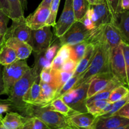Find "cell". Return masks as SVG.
Instances as JSON below:
<instances>
[{
	"label": "cell",
	"mask_w": 129,
	"mask_h": 129,
	"mask_svg": "<svg viewBox=\"0 0 129 129\" xmlns=\"http://www.w3.org/2000/svg\"><path fill=\"white\" fill-rule=\"evenodd\" d=\"M87 40L89 43L96 45V52L89 67L80 76L73 88L78 87L84 83H89L91 79L97 74L111 73L110 66L111 49L104 39L101 26L94 29Z\"/></svg>",
	"instance_id": "cell-1"
},
{
	"label": "cell",
	"mask_w": 129,
	"mask_h": 129,
	"mask_svg": "<svg viewBox=\"0 0 129 129\" xmlns=\"http://www.w3.org/2000/svg\"><path fill=\"white\" fill-rule=\"evenodd\" d=\"M23 115L27 117L39 118L49 129H59L68 126L67 117L49 109L47 107L27 104L24 109Z\"/></svg>",
	"instance_id": "cell-2"
},
{
	"label": "cell",
	"mask_w": 129,
	"mask_h": 129,
	"mask_svg": "<svg viewBox=\"0 0 129 129\" xmlns=\"http://www.w3.org/2000/svg\"><path fill=\"white\" fill-rule=\"evenodd\" d=\"M38 78H37L32 68H30L22 78L15 83L7 98L11 104V110H13L23 114L24 109L27 105V103L24 102L23 98L35 79Z\"/></svg>",
	"instance_id": "cell-3"
},
{
	"label": "cell",
	"mask_w": 129,
	"mask_h": 129,
	"mask_svg": "<svg viewBox=\"0 0 129 129\" xmlns=\"http://www.w3.org/2000/svg\"><path fill=\"white\" fill-rule=\"evenodd\" d=\"M30 69L26 60H17L3 68L5 94L8 95L13 86Z\"/></svg>",
	"instance_id": "cell-4"
},
{
	"label": "cell",
	"mask_w": 129,
	"mask_h": 129,
	"mask_svg": "<svg viewBox=\"0 0 129 129\" xmlns=\"http://www.w3.org/2000/svg\"><path fill=\"white\" fill-rule=\"evenodd\" d=\"M89 86V83H84L78 87L73 88L61 97L64 103L76 112H88L86 107V102Z\"/></svg>",
	"instance_id": "cell-5"
},
{
	"label": "cell",
	"mask_w": 129,
	"mask_h": 129,
	"mask_svg": "<svg viewBox=\"0 0 129 129\" xmlns=\"http://www.w3.org/2000/svg\"><path fill=\"white\" fill-rule=\"evenodd\" d=\"M93 30L87 29L80 21H75L70 27L58 37L61 46L64 45H72L87 40L92 34Z\"/></svg>",
	"instance_id": "cell-6"
},
{
	"label": "cell",
	"mask_w": 129,
	"mask_h": 129,
	"mask_svg": "<svg viewBox=\"0 0 129 129\" xmlns=\"http://www.w3.org/2000/svg\"><path fill=\"white\" fill-rule=\"evenodd\" d=\"M110 66L111 73L113 74L114 77L123 85L128 88L126 65L121 45L111 49L110 54Z\"/></svg>",
	"instance_id": "cell-7"
},
{
	"label": "cell",
	"mask_w": 129,
	"mask_h": 129,
	"mask_svg": "<svg viewBox=\"0 0 129 129\" xmlns=\"http://www.w3.org/2000/svg\"><path fill=\"white\" fill-rule=\"evenodd\" d=\"M50 27L44 26L37 30H32L29 44L34 53L45 52L50 47L53 35Z\"/></svg>",
	"instance_id": "cell-8"
},
{
	"label": "cell",
	"mask_w": 129,
	"mask_h": 129,
	"mask_svg": "<svg viewBox=\"0 0 129 129\" xmlns=\"http://www.w3.org/2000/svg\"><path fill=\"white\" fill-rule=\"evenodd\" d=\"M87 13L92 20L96 28L111 23H116L106 2L99 5H90Z\"/></svg>",
	"instance_id": "cell-9"
},
{
	"label": "cell",
	"mask_w": 129,
	"mask_h": 129,
	"mask_svg": "<svg viewBox=\"0 0 129 129\" xmlns=\"http://www.w3.org/2000/svg\"><path fill=\"white\" fill-rule=\"evenodd\" d=\"M75 21L73 8V0H65L64 8L58 21L54 25V34L57 37L63 35Z\"/></svg>",
	"instance_id": "cell-10"
},
{
	"label": "cell",
	"mask_w": 129,
	"mask_h": 129,
	"mask_svg": "<svg viewBox=\"0 0 129 129\" xmlns=\"http://www.w3.org/2000/svg\"><path fill=\"white\" fill-rule=\"evenodd\" d=\"M31 32L32 29L27 25L24 16L12 20V24L8 29L5 39L6 40L9 38H15L29 44Z\"/></svg>",
	"instance_id": "cell-11"
},
{
	"label": "cell",
	"mask_w": 129,
	"mask_h": 129,
	"mask_svg": "<svg viewBox=\"0 0 129 129\" xmlns=\"http://www.w3.org/2000/svg\"><path fill=\"white\" fill-rule=\"evenodd\" d=\"M129 125V118L122 116L113 115L108 117L99 116L96 117L92 129H113Z\"/></svg>",
	"instance_id": "cell-12"
},
{
	"label": "cell",
	"mask_w": 129,
	"mask_h": 129,
	"mask_svg": "<svg viewBox=\"0 0 129 129\" xmlns=\"http://www.w3.org/2000/svg\"><path fill=\"white\" fill-rule=\"evenodd\" d=\"M49 15V6H39L33 13L25 18V20L27 25L32 30H37L46 26Z\"/></svg>",
	"instance_id": "cell-13"
},
{
	"label": "cell",
	"mask_w": 129,
	"mask_h": 129,
	"mask_svg": "<svg viewBox=\"0 0 129 129\" xmlns=\"http://www.w3.org/2000/svg\"><path fill=\"white\" fill-rule=\"evenodd\" d=\"M101 29L104 39L111 49L116 47L124 42L116 23L106 24L101 26Z\"/></svg>",
	"instance_id": "cell-14"
},
{
	"label": "cell",
	"mask_w": 129,
	"mask_h": 129,
	"mask_svg": "<svg viewBox=\"0 0 129 129\" xmlns=\"http://www.w3.org/2000/svg\"><path fill=\"white\" fill-rule=\"evenodd\" d=\"M96 117L89 112L77 113L67 117L68 126L76 129H92Z\"/></svg>",
	"instance_id": "cell-15"
},
{
	"label": "cell",
	"mask_w": 129,
	"mask_h": 129,
	"mask_svg": "<svg viewBox=\"0 0 129 129\" xmlns=\"http://www.w3.org/2000/svg\"><path fill=\"white\" fill-rule=\"evenodd\" d=\"M114 78L112 73H105L94 76L89 82L87 98L104 89L111 79Z\"/></svg>",
	"instance_id": "cell-16"
},
{
	"label": "cell",
	"mask_w": 129,
	"mask_h": 129,
	"mask_svg": "<svg viewBox=\"0 0 129 129\" xmlns=\"http://www.w3.org/2000/svg\"><path fill=\"white\" fill-rule=\"evenodd\" d=\"M5 44L15 50L18 60H26L32 52V49L28 43L15 38L5 40Z\"/></svg>",
	"instance_id": "cell-17"
},
{
	"label": "cell",
	"mask_w": 129,
	"mask_h": 129,
	"mask_svg": "<svg viewBox=\"0 0 129 129\" xmlns=\"http://www.w3.org/2000/svg\"><path fill=\"white\" fill-rule=\"evenodd\" d=\"M40 95L37 106L46 107L55 99L57 89L54 86L40 81Z\"/></svg>",
	"instance_id": "cell-18"
},
{
	"label": "cell",
	"mask_w": 129,
	"mask_h": 129,
	"mask_svg": "<svg viewBox=\"0 0 129 129\" xmlns=\"http://www.w3.org/2000/svg\"><path fill=\"white\" fill-rule=\"evenodd\" d=\"M26 117L18 112H9L3 117L1 123L6 129H22L24 127Z\"/></svg>",
	"instance_id": "cell-19"
},
{
	"label": "cell",
	"mask_w": 129,
	"mask_h": 129,
	"mask_svg": "<svg viewBox=\"0 0 129 129\" xmlns=\"http://www.w3.org/2000/svg\"><path fill=\"white\" fill-rule=\"evenodd\" d=\"M96 45L93 44L92 43H89L87 49H86L85 52L83 57L78 62L77 66L73 76L79 78L80 76L85 71V70L89 66L94 55L95 52H96Z\"/></svg>",
	"instance_id": "cell-20"
},
{
	"label": "cell",
	"mask_w": 129,
	"mask_h": 129,
	"mask_svg": "<svg viewBox=\"0 0 129 129\" xmlns=\"http://www.w3.org/2000/svg\"><path fill=\"white\" fill-rule=\"evenodd\" d=\"M116 25L124 42L129 45V10H123L120 13Z\"/></svg>",
	"instance_id": "cell-21"
},
{
	"label": "cell",
	"mask_w": 129,
	"mask_h": 129,
	"mask_svg": "<svg viewBox=\"0 0 129 129\" xmlns=\"http://www.w3.org/2000/svg\"><path fill=\"white\" fill-rule=\"evenodd\" d=\"M120 85H123V84H121L116 78H115V77H114L104 89L100 91L98 93H96L94 95L90 97V98H87V102H86V104L89 103H91V102H94V101L96 100H108L111 92L115 88H116V87Z\"/></svg>",
	"instance_id": "cell-22"
},
{
	"label": "cell",
	"mask_w": 129,
	"mask_h": 129,
	"mask_svg": "<svg viewBox=\"0 0 129 129\" xmlns=\"http://www.w3.org/2000/svg\"><path fill=\"white\" fill-rule=\"evenodd\" d=\"M40 78L35 79L30 88L28 89L27 93L23 98V101L25 103L36 105L40 95Z\"/></svg>",
	"instance_id": "cell-23"
},
{
	"label": "cell",
	"mask_w": 129,
	"mask_h": 129,
	"mask_svg": "<svg viewBox=\"0 0 129 129\" xmlns=\"http://www.w3.org/2000/svg\"><path fill=\"white\" fill-rule=\"evenodd\" d=\"M46 107H48L49 109L58 112L67 117L77 113L75 111L72 110L69 106H68L64 103V101L62 100L61 97H59L53 100Z\"/></svg>",
	"instance_id": "cell-24"
},
{
	"label": "cell",
	"mask_w": 129,
	"mask_h": 129,
	"mask_svg": "<svg viewBox=\"0 0 129 129\" xmlns=\"http://www.w3.org/2000/svg\"><path fill=\"white\" fill-rule=\"evenodd\" d=\"M18 60L15 50L5 44L0 50V64L3 66L9 65Z\"/></svg>",
	"instance_id": "cell-25"
},
{
	"label": "cell",
	"mask_w": 129,
	"mask_h": 129,
	"mask_svg": "<svg viewBox=\"0 0 129 129\" xmlns=\"http://www.w3.org/2000/svg\"><path fill=\"white\" fill-rule=\"evenodd\" d=\"M34 65L32 67V69L35 73L37 78H40V72L44 68L51 67V62L49 61L46 58L45 52L40 53H34Z\"/></svg>",
	"instance_id": "cell-26"
},
{
	"label": "cell",
	"mask_w": 129,
	"mask_h": 129,
	"mask_svg": "<svg viewBox=\"0 0 129 129\" xmlns=\"http://www.w3.org/2000/svg\"><path fill=\"white\" fill-rule=\"evenodd\" d=\"M90 7L87 0H73V8L75 21H80Z\"/></svg>",
	"instance_id": "cell-27"
},
{
	"label": "cell",
	"mask_w": 129,
	"mask_h": 129,
	"mask_svg": "<svg viewBox=\"0 0 129 129\" xmlns=\"http://www.w3.org/2000/svg\"><path fill=\"white\" fill-rule=\"evenodd\" d=\"M53 71V75H54V83H53V85L56 88L57 94L58 92L60 91V89H61L62 87L64 86V84L73 76V73L63 71L61 70Z\"/></svg>",
	"instance_id": "cell-28"
},
{
	"label": "cell",
	"mask_w": 129,
	"mask_h": 129,
	"mask_svg": "<svg viewBox=\"0 0 129 129\" xmlns=\"http://www.w3.org/2000/svg\"><path fill=\"white\" fill-rule=\"evenodd\" d=\"M110 103L108 100H96L86 104L87 112L95 116L96 117L101 115V113L105 107Z\"/></svg>",
	"instance_id": "cell-29"
},
{
	"label": "cell",
	"mask_w": 129,
	"mask_h": 129,
	"mask_svg": "<svg viewBox=\"0 0 129 129\" xmlns=\"http://www.w3.org/2000/svg\"><path fill=\"white\" fill-rule=\"evenodd\" d=\"M10 8V18L11 20L24 16V11L20 0H8Z\"/></svg>",
	"instance_id": "cell-30"
},
{
	"label": "cell",
	"mask_w": 129,
	"mask_h": 129,
	"mask_svg": "<svg viewBox=\"0 0 129 129\" xmlns=\"http://www.w3.org/2000/svg\"><path fill=\"white\" fill-rule=\"evenodd\" d=\"M89 43V42L87 40L82 42L78 43V44L70 45L71 49H72L71 59H72L78 63L81 60V59L83 57Z\"/></svg>",
	"instance_id": "cell-31"
},
{
	"label": "cell",
	"mask_w": 129,
	"mask_h": 129,
	"mask_svg": "<svg viewBox=\"0 0 129 129\" xmlns=\"http://www.w3.org/2000/svg\"><path fill=\"white\" fill-rule=\"evenodd\" d=\"M129 93V88L124 85H120L115 88L111 92L108 101L110 103H115L123 98Z\"/></svg>",
	"instance_id": "cell-32"
},
{
	"label": "cell",
	"mask_w": 129,
	"mask_h": 129,
	"mask_svg": "<svg viewBox=\"0 0 129 129\" xmlns=\"http://www.w3.org/2000/svg\"><path fill=\"white\" fill-rule=\"evenodd\" d=\"M22 129H49V127L37 117H27Z\"/></svg>",
	"instance_id": "cell-33"
},
{
	"label": "cell",
	"mask_w": 129,
	"mask_h": 129,
	"mask_svg": "<svg viewBox=\"0 0 129 129\" xmlns=\"http://www.w3.org/2000/svg\"><path fill=\"white\" fill-rule=\"evenodd\" d=\"M121 0H106V4L110 10L113 18L116 23L117 22L118 18L120 13L122 11L121 7Z\"/></svg>",
	"instance_id": "cell-34"
},
{
	"label": "cell",
	"mask_w": 129,
	"mask_h": 129,
	"mask_svg": "<svg viewBox=\"0 0 129 129\" xmlns=\"http://www.w3.org/2000/svg\"><path fill=\"white\" fill-rule=\"evenodd\" d=\"M61 0H52L50 5V15L46 21V26H53L54 27L56 24L57 13H58V8Z\"/></svg>",
	"instance_id": "cell-35"
},
{
	"label": "cell",
	"mask_w": 129,
	"mask_h": 129,
	"mask_svg": "<svg viewBox=\"0 0 129 129\" xmlns=\"http://www.w3.org/2000/svg\"><path fill=\"white\" fill-rule=\"evenodd\" d=\"M128 102L129 93H128L127 95L125 96L123 98L117 101V102H115V103H113L112 107H111V108L110 110V112H108L107 113L101 116H103V117H108V116L113 115H115L119 110L121 109L125 105H126V103H128Z\"/></svg>",
	"instance_id": "cell-36"
},
{
	"label": "cell",
	"mask_w": 129,
	"mask_h": 129,
	"mask_svg": "<svg viewBox=\"0 0 129 129\" xmlns=\"http://www.w3.org/2000/svg\"><path fill=\"white\" fill-rule=\"evenodd\" d=\"M78 77L75 76H72L68 79V81L64 84V86L62 87L61 89H60V91L58 93V94L56 95L55 99L59 98V97L62 96H63L64 94H65L66 93H68V91L72 90V89L73 88V87H74L75 84H76L77 81H78Z\"/></svg>",
	"instance_id": "cell-37"
},
{
	"label": "cell",
	"mask_w": 129,
	"mask_h": 129,
	"mask_svg": "<svg viewBox=\"0 0 129 129\" xmlns=\"http://www.w3.org/2000/svg\"><path fill=\"white\" fill-rule=\"evenodd\" d=\"M60 47V43H59V40L58 39V40L55 43H54L53 44H51L50 47L45 51L46 58L49 61L52 62L53 59L55 57V56L58 54V50H59Z\"/></svg>",
	"instance_id": "cell-38"
},
{
	"label": "cell",
	"mask_w": 129,
	"mask_h": 129,
	"mask_svg": "<svg viewBox=\"0 0 129 129\" xmlns=\"http://www.w3.org/2000/svg\"><path fill=\"white\" fill-rule=\"evenodd\" d=\"M40 81L44 82V83H49V84L53 85L54 75H53V71L51 67L45 68L42 70L40 74Z\"/></svg>",
	"instance_id": "cell-39"
},
{
	"label": "cell",
	"mask_w": 129,
	"mask_h": 129,
	"mask_svg": "<svg viewBox=\"0 0 129 129\" xmlns=\"http://www.w3.org/2000/svg\"><path fill=\"white\" fill-rule=\"evenodd\" d=\"M10 17L3 11L0 10V35L5 36L8 31V23Z\"/></svg>",
	"instance_id": "cell-40"
},
{
	"label": "cell",
	"mask_w": 129,
	"mask_h": 129,
	"mask_svg": "<svg viewBox=\"0 0 129 129\" xmlns=\"http://www.w3.org/2000/svg\"><path fill=\"white\" fill-rule=\"evenodd\" d=\"M77 64H78V63L77 62L70 58V59L64 60L61 70L65 72H68V73H74L76 68L77 66Z\"/></svg>",
	"instance_id": "cell-41"
},
{
	"label": "cell",
	"mask_w": 129,
	"mask_h": 129,
	"mask_svg": "<svg viewBox=\"0 0 129 129\" xmlns=\"http://www.w3.org/2000/svg\"><path fill=\"white\" fill-rule=\"evenodd\" d=\"M121 47H122L123 52L124 59L125 61V65H126V75H127L128 83V88H129V45L125 42H123L121 44Z\"/></svg>",
	"instance_id": "cell-42"
},
{
	"label": "cell",
	"mask_w": 129,
	"mask_h": 129,
	"mask_svg": "<svg viewBox=\"0 0 129 129\" xmlns=\"http://www.w3.org/2000/svg\"><path fill=\"white\" fill-rule=\"evenodd\" d=\"M57 54H58L59 56L61 57L64 60H66L71 58V56H72V49H71L70 45H61L59 48Z\"/></svg>",
	"instance_id": "cell-43"
},
{
	"label": "cell",
	"mask_w": 129,
	"mask_h": 129,
	"mask_svg": "<svg viewBox=\"0 0 129 129\" xmlns=\"http://www.w3.org/2000/svg\"><path fill=\"white\" fill-rule=\"evenodd\" d=\"M64 60H63V58L59 56L58 54H57L55 57L53 59V61L51 62V68L53 71H59L61 69V67L63 66V62Z\"/></svg>",
	"instance_id": "cell-44"
},
{
	"label": "cell",
	"mask_w": 129,
	"mask_h": 129,
	"mask_svg": "<svg viewBox=\"0 0 129 129\" xmlns=\"http://www.w3.org/2000/svg\"><path fill=\"white\" fill-rule=\"evenodd\" d=\"M80 21L82 22V23L83 24V25H84L87 29H89V30H94V28H96L94 24V23L92 22V20H91L90 16H89V15L87 13H86L85 15L83 16V18H82Z\"/></svg>",
	"instance_id": "cell-45"
},
{
	"label": "cell",
	"mask_w": 129,
	"mask_h": 129,
	"mask_svg": "<svg viewBox=\"0 0 129 129\" xmlns=\"http://www.w3.org/2000/svg\"><path fill=\"white\" fill-rule=\"evenodd\" d=\"M115 115H118L129 118V102L125 105L121 109L119 110Z\"/></svg>",
	"instance_id": "cell-46"
},
{
	"label": "cell",
	"mask_w": 129,
	"mask_h": 129,
	"mask_svg": "<svg viewBox=\"0 0 129 129\" xmlns=\"http://www.w3.org/2000/svg\"><path fill=\"white\" fill-rule=\"evenodd\" d=\"M0 10L3 11L8 16L10 15V8L8 0H0Z\"/></svg>",
	"instance_id": "cell-47"
},
{
	"label": "cell",
	"mask_w": 129,
	"mask_h": 129,
	"mask_svg": "<svg viewBox=\"0 0 129 129\" xmlns=\"http://www.w3.org/2000/svg\"><path fill=\"white\" fill-rule=\"evenodd\" d=\"M3 66L0 64V96L5 94V88H4L3 79ZM2 100L0 98V101Z\"/></svg>",
	"instance_id": "cell-48"
},
{
	"label": "cell",
	"mask_w": 129,
	"mask_h": 129,
	"mask_svg": "<svg viewBox=\"0 0 129 129\" xmlns=\"http://www.w3.org/2000/svg\"><path fill=\"white\" fill-rule=\"evenodd\" d=\"M121 7L122 11L129 10V0H121Z\"/></svg>",
	"instance_id": "cell-49"
},
{
	"label": "cell",
	"mask_w": 129,
	"mask_h": 129,
	"mask_svg": "<svg viewBox=\"0 0 129 129\" xmlns=\"http://www.w3.org/2000/svg\"><path fill=\"white\" fill-rule=\"evenodd\" d=\"M89 2L90 5H99L102 3L106 2V0H87Z\"/></svg>",
	"instance_id": "cell-50"
},
{
	"label": "cell",
	"mask_w": 129,
	"mask_h": 129,
	"mask_svg": "<svg viewBox=\"0 0 129 129\" xmlns=\"http://www.w3.org/2000/svg\"><path fill=\"white\" fill-rule=\"evenodd\" d=\"M51 1L52 0H42V1H41V3L39 4V6H46L50 7V5L51 3Z\"/></svg>",
	"instance_id": "cell-51"
},
{
	"label": "cell",
	"mask_w": 129,
	"mask_h": 129,
	"mask_svg": "<svg viewBox=\"0 0 129 129\" xmlns=\"http://www.w3.org/2000/svg\"><path fill=\"white\" fill-rule=\"evenodd\" d=\"M24 11H26L27 8V0H20Z\"/></svg>",
	"instance_id": "cell-52"
},
{
	"label": "cell",
	"mask_w": 129,
	"mask_h": 129,
	"mask_svg": "<svg viewBox=\"0 0 129 129\" xmlns=\"http://www.w3.org/2000/svg\"><path fill=\"white\" fill-rule=\"evenodd\" d=\"M5 36L2 35H0V46L1 45H3L4 44H5Z\"/></svg>",
	"instance_id": "cell-53"
},
{
	"label": "cell",
	"mask_w": 129,
	"mask_h": 129,
	"mask_svg": "<svg viewBox=\"0 0 129 129\" xmlns=\"http://www.w3.org/2000/svg\"><path fill=\"white\" fill-rule=\"evenodd\" d=\"M113 129H129V125H127L122 126V127H118V128H115Z\"/></svg>",
	"instance_id": "cell-54"
},
{
	"label": "cell",
	"mask_w": 129,
	"mask_h": 129,
	"mask_svg": "<svg viewBox=\"0 0 129 129\" xmlns=\"http://www.w3.org/2000/svg\"><path fill=\"white\" fill-rule=\"evenodd\" d=\"M59 129H74V128H73V127H70V126H67V127H63V128H59Z\"/></svg>",
	"instance_id": "cell-55"
},
{
	"label": "cell",
	"mask_w": 129,
	"mask_h": 129,
	"mask_svg": "<svg viewBox=\"0 0 129 129\" xmlns=\"http://www.w3.org/2000/svg\"><path fill=\"white\" fill-rule=\"evenodd\" d=\"M0 129H6L4 127V126L3 125L2 123H1V122H0Z\"/></svg>",
	"instance_id": "cell-56"
},
{
	"label": "cell",
	"mask_w": 129,
	"mask_h": 129,
	"mask_svg": "<svg viewBox=\"0 0 129 129\" xmlns=\"http://www.w3.org/2000/svg\"><path fill=\"white\" fill-rule=\"evenodd\" d=\"M3 118V116L2 115H0V122H1V120Z\"/></svg>",
	"instance_id": "cell-57"
},
{
	"label": "cell",
	"mask_w": 129,
	"mask_h": 129,
	"mask_svg": "<svg viewBox=\"0 0 129 129\" xmlns=\"http://www.w3.org/2000/svg\"><path fill=\"white\" fill-rule=\"evenodd\" d=\"M2 46H3V45H1V46H0V50H1V47H2Z\"/></svg>",
	"instance_id": "cell-58"
},
{
	"label": "cell",
	"mask_w": 129,
	"mask_h": 129,
	"mask_svg": "<svg viewBox=\"0 0 129 129\" xmlns=\"http://www.w3.org/2000/svg\"><path fill=\"white\" fill-rule=\"evenodd\" d=\"M74 128V129H76V128Z\"/></svg>",
	"instance_id": "cell-59"
},
{
	"label": "cell",
	"mask_w": 129,
	"mask_h": 129,
	"mask_svg": "<svg viewBox=\"0 0 129 129\" xmlns=\"http://www.w3.org/2000/svg\"></svg>",
	"instance_id": "cell-60"
}]
</instances>
